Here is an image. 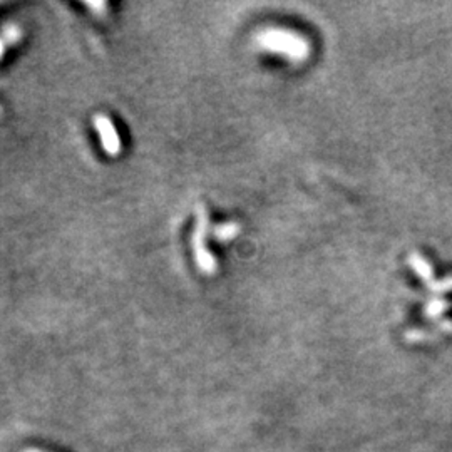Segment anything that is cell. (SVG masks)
<instances>
[{
  "label": "cell",
  "mask_w": 452,
  "mask_h": 452,
  "mask_svg": "<svg viewBox=\"0 0 452 452\" xmlns=\"http://www.w3.org/2000/svg\"><path fill=\"white\" fill-rule=\"evenodd\" d=\"M256 44L270 54L283 56L292 63H305L310 57V42L288 28L268 27L255 36Z\"/></svg>",
  "instance_id": "6da1fadb"
},
{
  "label": "cell",
  "mask_w": 452,
  "mask_h": 452,
  "mask_svg": "<svg viewBox=\"0 0 452 452\" xmlns=\"http://www.w3.org/2000/svg\"><path fill=\"white\" fill-rule=\"evenodd\" d=\"M209 228V216L208 209L203 204H198L196 208V228L193 233V251H194V260L199 266V270L204 275H213L218 268L216 258L211 255V251L206 248V235Z\"/></svg>",
  "instance_id": "7a4b0ae2"
},
{
  "label": "cell",
  "mask_w": 452,
  "mask_h": 452,
  "mask_svg": "<svg viewBox=\"0 0 452 452\" xmlns=\"http://www.w3.org/2000/svg\"><path fill=\"white\" fill-rule=\"evenodd\" d=\"M94 126H96L99 137H101L104 151L111 156H116L121 153V140H119V135L116 127H114V125L111 122V119L98 114V116L94 117Z\"/></svg>",
  "instance_id": "3957f363"
},
{
  "label": "cell",
  "mask_w": 452,
  "mask_h": 452,
  "mask_svg": "<svg viewBox=\"0 0 452 452\" xmlns=\"http://www.w3.org/2000/svg\"><path fill=\"white\" fill-rule=\"evenodd\" d=\"M240 231H241L240 223L230 221V223H223V225L215 226V230H213V236H215L218 241H221V243H226V241H230L233 240V238L240 235Z\"/></svg>",
  "instance_id": "277c9868"
},
{
  "label": "cell",
  "mask_w": 452,
  "mask_h": 452,
  "mask_svg": "<svg viewBox=\"0 0 452 452\" xmlns=\"http://www.w3.org/2000/svg\"><path fill=\"white\" fill-rule=\"evenodd\" d=\"M409 261H411L412 268L417 271L419 277H422V278H426V280L431 278L432 270H431L429 263H427L424 258H421V256H419L417 253H414V255H411V258H409Z\"/></svg>",
  "instance_id": "5b68a950"
},
{
  "label": "cell",
  "mask_w": 452,
  "mask_h": 452,
  "mask_svg": "<svg viewBox=\"0 0 452 452\" xmlns=\"http://www.w3.org/2000/svg\"><path fill=\"white\" fill-rule=\"evenodd\" d=\"M442 307H444V303H442V302H431L429 305H427V308H426V313L429 317H437L442 310H444Z\"/></svg>",
  "instance_id": "8992f818"
},
{
  "label": "cell",
  "mask_w": 452,
  "mask_h": 452,
  "mask_svg": "<svg viewBox=\"0 0 452 452\" xmlns=\"http://www.w3.org/2000/svg\"><path fill=\"white\" fill-rule=\"evenodd\" d=\"M27 452H41V451H27Z\"/></svg>",
  "instance_id": "52a82bcc"
}]
</instances>
